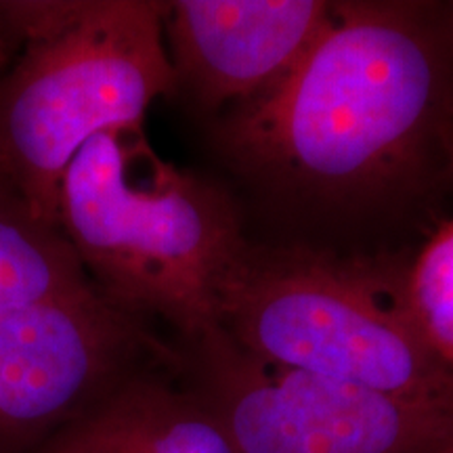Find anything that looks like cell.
Segmentation results:
<instances>
[{
  "label": "cell",
  "mask_w": 453,
  "mask_h": 453,
  "mask_svg": "<svg viewBox=\"0 0 453 453\" xmlns=\"http://www.w3.org/2000/svg\"><path fill=\"white\" fill-rule=\"evenodd\" d=\"M173 342L99 292L0 307V453H34Z\"/></svg>",
  "instance_id": "obj_6"
},
{
  "label": "cell",
  "mask_w": 453,
  "mask_h": 453,
  "mask_svg": "<svg viewBox=\"0 0 453 453\" xmlns=\"http://www.w3.org/2000/svg\"><path fill=\"white\" fill-rule=\"evenodd\" d=\"M57 225L101 296L194 342L248 240L231 197L164 160L143 124L90 139L67 166Z\"/></svg>",
  "instance_id": "obj_2"
},
{
  "label": "cell",
  "mask_w": 453,
  "mask_h": 453,
  "mask_svg": "<svg viewBox=\"0 0 453 453\" xmlns=\"http://www.w3.org/2000/svg\"><path fill=\"white\" fill-rule=\"evenodd\" d=\"M453 128V9L336 3L280 84L229 110L217 145L281 194L361 202L393 194ZM449 160V157H447Z\"/></svg>",
  "instance_id": "obj_1"
},
{
  "label": "cell",
  "mask_w": 453,
  "mask_h": 453,
  "mask_svg": "<svg viewBox=\"0 0 453 453\" xmlns=\"http://www.w3.org/2000/svg\"><path fill=\"white\" fill-rule=\"evenodd\" d=\"M405 300L422 338L453 372V219L405 269Z\"/></svg>",
  "instance_id": "obj_10"
},
{
  "label": "cell",
  "mask_w": 453,
  "mask_h": 453,
  "mask_svg": "<svg viewBox=\"0 0 453 453\" xmlns=\"http://www.w3.org/2000/svg\"><path fill=\"white\" fill-rule=\"evenodd\" d=\"M21 49L0 78V189L55 226L61 180L107 130L174 97L166 3L9 0Z\"/></svg>",
  "instance_id": "obj_3"
},
{
  "label": "cell",
  "mask_w": 453,
  "mask_h": 453,
  "mask_svg": "<svg viewBox=\"0 0 453 453\" xmlns=\"http://www.w3.org/2000/svg\"><path fill=\"white\" fill-rule=\"evenodd\" d=\"M177 367L134 373L34 453H235Z\"/></svg>",
  "instance_id": "obj_8"
},
{
  "label": "cell",
  "mask_w": 453,
  "mask_h": 453,
  "mask_svg": "<svg viewBox=\"0 0 453 453\" xmlns=\"http://www.w3.org/2000/svg\"><path fill=\"white\" fill-rule=\"evenodd\" d=\"M217 326L271 367L388 393L453 390L407 309L405 271L373 260L248 242L219 288Z\"/></svg>",
  "instance_id": "obj_4"
},
{
  "label": "cell",
  "mask_w": 453,
  "mask_h": 453,
  "mask_svg": "<svg viewBox=\"0 0 453 453\" xmlns=\"http://www.w3.org/2000/svg\"><path fill=\"white\" fill-rule=\"evenodd\" d=\"M179 378L206 403L235 453H443L453 390L403 395L248 357L212 327L174 344Z\"/></svg>",
  "instance_id": "obj_5"
},
{
  "label": "cell",
  "mask_w": 453,
  "mask_h": 453,
  "mask_svg": "<svg viewBox=\"0 0 453 453\" xmlns=\"http://www.w3.org/2000/svg\"><path fill=\"white\" fill-rule=\"evenodd\" d=\"M21 49V34L17 30L9 0H0V78L9 70Z\"/></svg>",
  "instance_id": "obj_11"
},
{
  "label": "cell",
  "mask_w": 453,
  "mask_h": 453,
  "mask_svg": "<svg viewBox=\"0 0 453 453\" xmlns=\"http://www.w3.org/2000/svg\"><path fill=\"white\" fill-rule=\"evenodd\" d=\"M443 453H453V447H451V449H447V451H443Z\"/></svg>",
  "instance_id": "obj_13"
},
{
  "label": "cell",
  "mask_w": 453,
  "mask_h": 453,
  "mask_svg": "<svg viewBox=\"0 0 453 453\" xmlns=\"http://www.w3.org/2000/svg\"><path fill=\"white\" fill-rule=\"evenodd\" d=\"M97 292L76 252L0 189V307Z\"/></svg>",
  "instance_id": "obj_9"
},
{
  "label": "cell",
  "mask_w": 453,
  "mask_h": 453,
  "mask_svg": "<svg viewBox=\"0 0 453 453\" xmlns=\"http://www.w3.org/2000/svg\"><path fill=\"white\" fill-rule=\"evenodd\" d=\"M445 150H447V157H449L451 162V168H453V130L449 134H447V143H445Z\"/></svg>",
  "instance_id": "obj_12"
},
{
  "label": "cell",
  "mask_w": 453,
  "mask_h": 453,
  "mask_svg": "<svg viewBox=\"0 0 453 453\" xmlns=\"http://www.w3.org/2000/svg\"><path fill=\"white\" fill-rule=\"evenodd\" d=\"M327 0H174L164 41L174 95L219 111L280 84L330 24Z\"/></svg>",
  "instance_id": "obj_7"
}]
</instances>
